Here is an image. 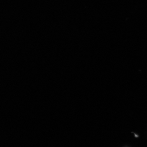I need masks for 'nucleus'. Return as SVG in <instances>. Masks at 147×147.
<instances>
[]
</instances>
